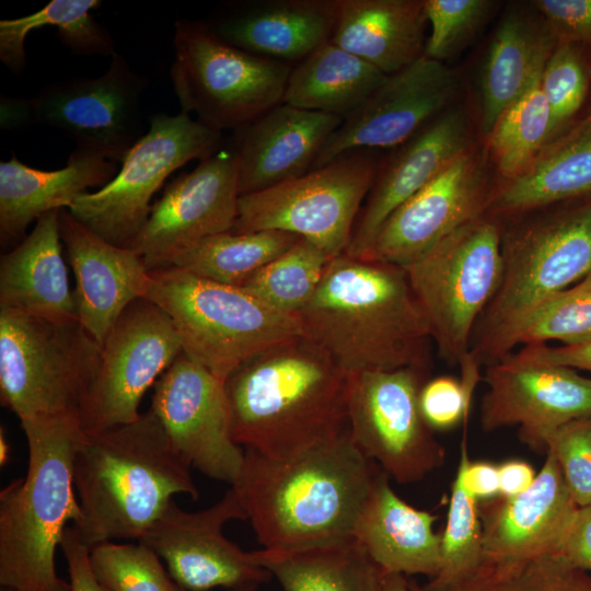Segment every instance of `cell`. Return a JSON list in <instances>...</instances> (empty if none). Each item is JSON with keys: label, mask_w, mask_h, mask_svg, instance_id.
<instances>
[{"label": "cell", "mask_w": 591, "mask_h": 591, "mask_svg": "<svg viewBox=\"0 0 591 591\" xmlns=\"http://www.w3.org/2000/svg\"><path fill=\"white\" fill-rule=\"evenodd\" d=\"M380 471L348 428L283 459L245 450L232 488L264 548L296 549L354 536Z\"/></svg>", "instance_id": "1"}, {"label": "cell", "mask_w": 591, "mask_h": 591, "mask_svg": "<svg viewBox=\"0 0 591 591\" xmlns=\"http://www.w3.org/2000/svg\"><path fill=\"white\" fill-rule=\"evenodd\" d=\"M296 316L303 336L347 374L430 368L429 325L404 267L336 256Z\"/></svg>", "instance_id": "2"}, {"label": "cell", "mask_w": 591, "mask_h": 591, "mask_svg": "<svg viewBox=\"0 0 591 591\" xmlns=\"http://www.w3.org/2000/svg\"><path fill=\"white\" fill-rule=\"evenodd\" d=\"M348 374L305 336L266 350L224 381L233 440L283 459L348 430Z\"/></svg>", "instance_id": "3"}, {"label": "cell", "mask_w": 591, "mask_h": 591, "mask_svg": "<svg viewBox=\"0 0 591 591\" xmlns=\"http://www.w3.org/2000/svg\"><path fill=\"white\" fill-rule=\"evenodd\" d=\"M73 480L81 515L73 524L90 548L139 541L178 494L198 499L189 463L149 408L128 424L84 432Z\"/></svg>", "instance_id": "4"}, {"label": "cell", "mask_w": 591, "mask_h": 591, "mask_svg": "<svg viewBox=\"0 0 591 591\" xmlns=\"http://www.w3.org/2000/svg\"><path fill=\"white\" fill-rule=\"evenodd\" d=\"M499 220L501 277L470 344L480 367L512 354L531 313L591 274V195Z\"/></svg>", "instance_id": "5"}, {"label": "cell", "mask_w": 591, "mask_h": 591, "mask_svg": "<svg viewBox=\"0 0 591 591\" xmlns=\"http://www.w3.org/2000/svg\"><path fill=\"white\" fill-rule=\"evenodd\" d=\"M27 471L0 491V586L12 591H71L55 554L68 523L81 515L73 459L83 438L78 415L21 420Z\"/></svg>", "instance_id": "6"}, {"label": "cell", "mask_w": 591, "mask_h": 591, "mask_svg": "<svg viewBox=\"0 0 591 591\" xmlns=\"http://www.w3.org/2000/svg\"><path fill=\"white\" fill-rule=\"evenodd\" d=\"M146 299L167 314L183 352L222 382L253 357L303 335L297 316L173 266L150 271Z\"/></svg>", "instance_id": "7"}, {"label": "cell", "mask_w": 591, "mask_h": 591, "mask_svg": "<svg viewBox=\"0 0 591 591\" xmlns=\"http://www.w3.org/2000/svg\"><path fill=\"white\" fill-rule=\"evenodd\" d=\"M101 345L79 321L0 310V399L20 420L78 415L95 378Z\"/></svg>", "instance_id": "8"}, {"label": "cell", "mask_w": 591, "mask_h": 591, "mask_svg": "<svg viewBox=\"0 0 591 591\" xmlns=\"http://www.w3.org/2000/svg\"><path fill=\"white\" fill-rule=\"evenodd\" d=\"M170 77L181 109L221 132L235 130L282 103L292 67L222 40L208 23L174 25Z\"/></svg>", "instance_id": "9"}, {"label": "cell", "mask_w": 591, "mask_h": 591, "mask_svg": "<svg viewBox=\"0 0 591 591\" xmlns=\"http://www.w3.org/2000/svg\"><path fill=\"white\" fill-rule=\"evenodd\" d=\"M404 268L439 356L459 367L500 281V220L486 213Z\"/></svg>", "instance_id": "10"}, {"label": "cell", "mask_w": 591, "mask_h": 591, "mask_svg": "<svg viewBox=\"0 0 591 591\" xmlns=\"http://www.w3.org/2000/svg\"><path fill=\"white\" fill-rule=\"evenodd\" d=\"M379 163L373 150H357L299 177L241 195L231 231H283L310 241L332 258L339 256L351 242Z\"/></svg>", "instance_id": "11"}, {"label": "cell", "mask_w": 591, "mask_h": 591, "mask_svg": "<svg viewBox=\"0 0 591 591\" xmlns=\"http://www.w3.org/2000/svg\"><path fill=\"white\" fill-rule=\"evenodd\" d=\"M221 136L182 111L152 115L147 132L128 151L117 174L100 189L79 196L67 209L104 240L130 247L164 181L187 162L219 150Z\"/></svg>", "instance_id": "12"}, {"label": "cell", "mask_w": 591, "mask_h": 591, "mask_svg": "<svg viewBox=\"0 0 591 591\" xmlns=\"http://www.w3.org/2000/svg\"><path fill=\"white\" fill-rule=\"evenodd\" d=\"M428 369L348 374V428L357 448L399 484L417 483L444 463L445 451L419 407Z\"/></svg>", "instance_id": "13"}, {"label": "cell", "mask_w": 591, "mask_h": 591, "mask_svg": "<svg viewBox=\"0 0 591 591\" xmlns=\"http://www.w3.org/2000/svg\"><path fill=\"white\" fill-rule=\"evenodd\" d=\"M182 351L163 310L146 298L130 303L101 345L97 371L79 413L82 430L136 420L142 396Z\"/></svg>", "instance_id": "14"}, {"label": "cell", "mask_w": 591, "mask_h": 591, "mask_svg": "<svg viewBox=\"0 0 591 591\" xmlns=\"http://www.w3.org/2000/svg\"><path fill=\"white\" fill-rule=\"evenodd\" d=\"M147 85L116 51L103 74L56 81L30 99L34 123L65 132L76 149L121 162L147 132L141 109Z\"/></svg>", "instance_id": "15"}, {"label": "cell", "mask_w": 591, "mask_h": 591, "mask_svg": "<svg viewBox=\"0 0 591 591\" xmlns=\"http://www.w3.org/2000/svg\"><path fill=\"white\" fill-rule=\"evenodd\" d=\"M491 164L486 143L460 155L387 218L367 257L406 267L486 215Z\"/></svg>", "instance_id": "16"}, {"label": "cell", "mask_w": 591, "mask_h": 591, "mask_svg": "<svg viewBox=\"0 0 591 591\" xmlns=\"http://www.w3.org/2000/svg\"><path fill=\"white\" fill-rule=\"evenodd\" d=\"M462 83L447 63L425 55L389 74L329 137L313 167L357 150L394 149L456 105Z\"/></svg>", "instance_id": "17"}, {"label": "cell", "mask_w": 591, "mask_h": 591, "mask_svg": "<svg viewBox=\"0 0 591 591\" xmlns=\"http://www.w3.org/2000/svg\"><path fill=\"white\" fill-rule=\"evenodd\" d=\"M487 391L479 420L491 432L519 426V438L537 452L547 451L567 422L591 415V378L573 369L530 359L519 351L486 367Z\"/></svg>", "instance_id": "18"}, {"label": "cell", "mask_w": 591, "mask_h": 591, "mask_svg": "<svg viewBox=\"0 0 591 591\" xmlns=\"http://www.w3.org/2000/svg\"><path fill=\"white\" fill-rule=\"evenodd\" d=\"M240 196L233 150L219 149L166 186L130 248L150 271L170 267L201 240L232 230Z\"/></svg>", "instance_id": "19"}, {"label": "cell", "mask_w": 591, "mask_h": 591, "mask_svg": "<svg viewBox=\"0 0 591 591\" xmlns=\"http://www.w3.org/2000/svg\"><path fill=\"white\" fill-rule=\"evenodd\" d=\"M246 513L231 487L211 507L188 512L174 500L138 541L164 560L173 581L186 591L260 584L271 576L223 534L231 520Z\"/></svg>", "instance_id": "20"}, {"label": "cell", "mask_w": 591, "mask_h": 591, "mask_svg": "<svg viewBox=\"0 0 591 591\" xmlns=\"http://www.w3.org/2000/svg\"><path fill=\"white\" fill-rule=\"evenodd\" d=\"M150 409L190 466L235 482L245 451L232 438L224 382L182 351L154 384Z\"/></svg>", "instance_id": "21"}, {"label": "cell", "mask_w": 591, "mask_h": 591, "mask_svg": "<svg viewBox=\"0 0 591 591\" xmlns=\"http://www.w3.org/2000/svg\"><path fill=\"white\" fill-rule=\"evenodd\" d=\"M475 144L471 120L455 105L394 148L379 163L345 254L367 257L387 218Z\"/></svg>", "instance_id": "22"}, {"label": "cell", "mask_w": 591, "mask_h": 591, "mask_svg": "<svg viewBox=\"0 0 591 591\" xmlns=\"http://www.w3.org/2000/svg\"><path fill=\"white\" fill-rule=\"evenodd\" d=\"M579 506L553 451H546L533 485L513 498L482 501L483 558L518 561L558 553Z\"/></svg>", "instance_id": "23"}, {"label": "cell", "mask_w": 591, "mask_h": 591, "mask_svg": "<svg viewBox=\"0 0 591 591\" xmlns=\"http://www.w3.org/2000/svg\"><path fill=\"white\" fill-rule=\"evenodd\" d=\"M59 227L76 277L78 320L102 345L124 310L146 298L150 270L135 250L104 240L67 208L59 210Z\"/></svg>", "instance_id": "24"}, {"label": "cell", "mask_w": 591, "mask_h": 591, "mask_svg": "<svg viewBox=\"0 0 591 591\" xmlns=\"http://www.w3.org/2000/svg\"><path fill=\"white\" fill-rule=\"evenodd\" d=\"M343 118L281 103L233 130L240 194H251L312 170Z\"/></svg>", "instance_id": "25"}, {"label": "cell", "mask_w": 591, "mask_h": 591, "mask_svg": "<svg viewBox=\"0 0 591 591\" xmlns=\"http://www.w3.org/2000/svg\"><path fill=\"white\" fill-rule=\"evenodd\" d=\"M337 0H271L245 4L208 23L225 43L278 60L301 61L331 40Z\"/></svg>", "instance_id": "26"}, {"label": "cell", "mask_w": 591, "mask_h": 591, "mask_svg": "<svg viewBox=\"0 0 591 591\" xmlns=\"http://www.w3.org/2000/svg\"><path fill=\"white\" fill-rule=\"evenodd\" d=\"M59 210L37 219L32 232L0 259V310L79 321L61 254Z\"/></svg>", "instance_id": "27"}, {"label": "cell", "mask_w": 591, "mask_h": 591, "mask_svg": "<svg viewBox=\"0 0 591 591\" xmlns=\"http://www.w3.org/2000/svg\"><path fill=\"white\" fill-rule=\"evenodd\" d=\"M382 470L362 507L354 536L385 573L424 575L433 578L440 568L441 534L438 519L404 501Z\"/></svg>", "instance_id": "28"}, {"label": "cell", "mask_w": 591, "mask_h": 591, "mask_svg": "<svg viewBox=\"0 0 591 591\" xmlns=\"http://www.w3.org/2000/svg\"><path fill=\"white\" fill-rule=\"evenodd\" d=\"M115 161L74 149L67 165L37 170L13 153L0 163V235L7 243L24 239L30 223L43 215L69 208L89 188L103 187L116 174Z\"/></svg>", "instance_id": "29"}, {"label": "cell", "mask_w": 591, "mask_h": 591, "mask_svg": "<svg viewBox=\"0 0 591 591\" xmlns=\"http://www.w3.org/2000/svg\"><path fill=\"white\" fill-rule=\"evenodd\" d=\"M591 195V105L519 175L496 183L487 215L502 219Z\"/></svg>", "instance_id": "30"}, {"label": "cell", "mask_w": 591, "mask_h": 591, "mask_svg": "<svg viewBox=\"0 0 591 591\" xmlns=\"http://www.w3.org/2000/svg\"><path fill=\"white\" fill-rule=\"evenodd\" d=\"M331 42L385 74L424 56V0H337Z\"/></svg>", "instance_id": "31"}, {"label": "cell", "mask_w": 591, "mask_h": 591, "mask_svg": "<svg viewBox=\"0 0 591 591\" xmlns=\"http://www.w3.org/2000/svg\"><path fill=\"white\" fill-rule=\"evenodd\" d=\"M557 40L530 3L513 4L501 16L480 73V130L487 138L501 114L523 93L541 60Z\"/></svg>", "instance_id": "32"}, {"label": "cell", "mask_w": 591, "mask_h": 591, "mask_svg": "<svg viewBox=\"0 0 591 591\" xmlns=\"http://www.w3.org/2000/svg\"><path fill=\"white\" fill-rule=\"evenodd\" d=\"M283 591H380L384 571L355 536L296 549L251 552Z\"/></svg>", "instance_id": "33"}, {"label": "cell", "mask_w": 591, "mask_h": 591, "mask_svg": "<svg viewBox=\"0 0 591 591\" xmlns=\"http://www.w3.org/2000/svg\"><path fill=\"white\" fill-rule=\"evenodd\" d=\"M386 77L329 40L291 69L282 103L344 120Z\"/></svg>", "instance_id": "34"}, {"label": "cell", "mask_w": 591, "mask_h": 591, "mask_svg": "<svg viewBox=\"0 0 591 591\" xmlns=\"http://www.w3.org/2000/svg\"><path fill=\"white\" fill-rule=\"evenodd\" d=\"M101 4L100 0H53L32 14L1 20L0 60L20 74L26 66V36L44 26L56 27L57 38L74 55L112 57L116 53L114 38L92 15Z\"/></svg>", "instance_id": "35"}, {"label": "cell", "mask_w": 591, "mask_h": 591, "mask_svg": "<svg viewBox=\"0 0 591 591\" xmlns=\"http://www.w3.org/2000/svg\"><path fill=\"white\" fill-rule=\"evenodd\" d=\"M300 239L299 235L276 230L227 231L196 243L177 256L172 266L204 279L241 287Z\"/></svg>", "instance_id": "36"}, {"label": "cell", "mask_w": 591, "mask_h": 591, "mask_svg": "<svg viewBox=\"0 0 591 591\" xmlns=\"http://www.w3.org/2000/svg\"><path fill=\"white\" fill-rule=\"evenodd\" d=\"M548 56L538 62L523 93L487 136L489 158L501 179L523 172L549 142L551 112L541 84Z\"/></svg>", "instance_id": "37"}, {"label": "cell", "mask_w": 591, "mask_h": 591, "mask_svg": "<svg viewBox=\"0 0 591 591\" xmlns=\"http://www.w3.org/2000/svg\"><path fill=\"white\" fill-rule=\"evenodd\" d=\"M417 591H591V572L571 565L559 553L518 561L483 558L471 572L441 587Z\"/></svg>", "instance_id": "38"}, {"label": "cell", "mask_w": 591, "mask_h": 591, "mask_svg": "<svg viewBox=\"0 0 591 591\" xmlns=\"http://www.w3.org/2000/svg\"><path fill=\"white\" fill-rule=\"evenodd\" d=\"M331 259L318 246L300 239L241 288L274 310L296 316L316 291Z\"/></svg>", "instance_id": "39"}, {"label": "cell", "mask_w": 591, "mask_h": 591, "mask_svg": "<svg viewBox=\"0 0 591 591\" xmlns=\"http://www.w3.org/2000/svg\"><path fill=\"white\" fill-rule=\"evenodd\" d=\"M591 46L557 42L542 72V90L551 112V140L580 115L591 88Z\"/></svg>", "instance_id": "40"}, {"label": "cell", "mask_w": 591, "mask_h": 591, "mask_svg": "<svg viewBox=\"0 0 591 591\" xmlns=\"http://www.w3.org/2000/svg\"><path fill=\"white\" fill-rule=\"evenodd\" d=\"M440 554L439 571L425 587L448 586L466 576L483 559V534L477 500L466 491L459 475H455L451 488Z\"/></svg>", "instance_id": "41"}, {"label": "cell", "mask_w": 591, "mask_h": 591, "mask_svg": "<svg viewBox=\"0 0 591 591\" xmlns=\"http://www.w3.org/2000/svg\"><path fill=\"white\" fill-rule=\"evenodd\" d=\"M548 340L565 345L591 340V274L540 304L522 325L517 346Z\"/></svg>", "instance_id": "42"}, {"label": "cell", "mask_w": 591, "mask_h": 591, "mask_svg": "<svg viewBox=\"0 0 591 591\" xmlns=\"http://www.w3.org/2000/svg\"><path fill=\"white\" fill-rule=\"evenodd\" d=\"M91 569L111 591H177L161 558L147 545L103 542L90 548Z\"/></svg>", "instance_id": "43"}, {"label": "cell", "mask_w": 591, "mask_h": 591, "mask_svg": "<svg viewBox=\"0 0 591 591\" xmlns=\"http://www.w3.org/2000/svg\"><path fill=\"white\" fill-rule=\"evenodd\" d=\"M496 4L491 0H424L430 26L424 55L445 63L475 38Z\"/></svg>", "instance_id": "44"}, {"label": "cell", "mask_w": 591, "mask_h": 591, "mask_svg": "<svg viewBox=\"0 0 591 591\" xmlns=\"http://www.w3.org/2000/svg\"><path fill=\"white\" fill-rule=\"evenodd\" d=\"M459 366L462 376L440 375L428 379L419 393V407L431 430H449L466 425L473 394L480 380V366L471 357Z\"/></svg>", "instance_id": "45"}, {"label": "cell", "mask_w": 591, "mask_h": 591, "mask_svg": "<svg viewBox=\"0 0 591 591\" xmlns=\"http://www.w3.org/2000/svg\"><path fill=\"white\" fill-rule=\"evenodd\" d=\"M553 451L568 489L579 507L591 503V415L561 426L551 438Z\"/></svg>", "instance_id": "46"}, {"label": "cell", "mask_w": 591, "mask_h": 591, "mask_svg": "<svg viewBox=\"0 0 591 591\" xmlns=\"http://www.w3.org/2000/svg\"><path fill=\"white\" fill-rule=\"evenodd\" d=\"M531 4L557 42L591 46V0H535Z\"/></svg>", "instance_id": "47"}, {"label": "cell", "mask_w": 591, "mask_h": 591, "mask_svg": "<svg viewBox=\"0 0 591 591\" xmlns=\"http://www.w3.org/2000/svg\"><path fill=\"white\" fill-rule=\"evenodd\" d=\"M60 549L67 561L71 591H111L95 578L89 560L90 547L74 525L66 529Z\"/></svg>", "instance_id": "48"}, {"label": "cell", "mask_w": 591, "mask_h": 591, "mask_svg": "<svg viewBox=\"0 0 591 591\" xmlns=\"http://www.w3.org/2000/svg\"><path fill=\"white\" fill-rule=\"evenodd\" d=\"M456 475L466 491L476 500H489L499 496L498 464L468 459L466 438L461 442V455Z\"/></svg>", "instance_id": "49"}, {"label": "cell", "mask_w": 591, "mask_h": 591, "mask_svg": "<svg viewBox=\"0 0 591 591\" xmlns=\"http://www.w3.org/2000/svg\"><path fill=\"white\" fill-rule=\"evenodd\" d=\"M558 553L575 567L591 572V503L579 507Z\"/></svg>", "instance_id": "50"}, {"label": "cell", "mask_w": 591, "mask_h": 591, "mask_svg": "<svg viewBox=\"0 0 591 591\" xmlns=\"http://www.w3.org/2000/svg\"><path fill=\"white\" fill-rule=\"evenodd\" d=\"M519 352L530 359L580 369L591 373V340L579 345L548 347L546 344L524 345Z\"/></svg>", "instance_id": "51"}, {"label": "cell", "mask_w": 591, "mask_h": 591, "mask_svg": "<svg viewBox=\"0 0 591 591\" xmlns=\"http://www.w3.org/2000/svg\"><path fill=\"white\" fill-rule=\"evenodd\" d=\"M499 496L513 498L526 491L534 483V468L522 460H507L498 464Z\"/></svg>", "instance_id": "52"}, {"label": "cell", "mask_w": 591, "mask_h": 591, "mask_svg": "<svg viewBox=\"0 0 591 591\" xmlns=\"http://www.w3.org/2000/svg\"><path fill=\"white\" fill-rule=\"evenodd\" d=\"M35 124L30 99L1 97V126L15 128Z\"/></svg>", "instance_id": "53"}, {"label": "cell", "mask_w": 591, "mask_h": 591, "mask_svg": "<svg viewBox=\"0 0 591 591\" xmlns=\"http://www.w3.org/2000/svg\"><path fill=\"white\" fill-rule=\"evenodd\" d=\"M380 591H417V588L405 575L384 573Z\"/></svg>", "instance_id": "54"}, {"label": "cell", "mask_w": 591, "mask_h": 591, "mask_svg": "<svg viewBox=\"0 0 591 591\" xmlns=\"http://www.w3.org/2000/svg\"><path fill=\"white\" fill-rule=\"evenodd\" d=\"M9 459V444L7 442L3 428L0 430V463L1 465L5 464Z\"/></svg>", "instance_id": "55"}, {"label": "cell", "mask_w": 591, "mask_h": 591, "mask_svg": "<svg viewBox=\"0 0 591 591\" xmlns=\"http://www.w3.org/2000/svg\"><path fill=\"white\" fill-rule=\"evenodd\" d=\"M258 586L259 584H256V583H250V584L231 588L228 591H257ZM177 591H186V590L177 586Z\"/></svg>", "instance_id": "56"}, {"label": "cell", "mask_w": 591, "mask_h": 591, "mask_svg": "<svg viewBox=\"0 0 591 591\" xmlns=\"http://www.w3.org/2000/svg\"><path fill=\"white\" fill-rule=\"evenodd\" d=\"M0 591H12V590H10V589H8V588H2V587H1V588H0Z\"/></svg>", "instance_id": "57"}]
</instances>
